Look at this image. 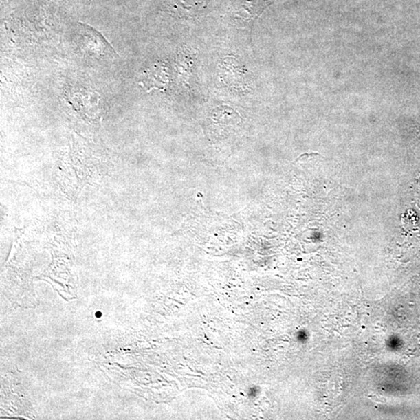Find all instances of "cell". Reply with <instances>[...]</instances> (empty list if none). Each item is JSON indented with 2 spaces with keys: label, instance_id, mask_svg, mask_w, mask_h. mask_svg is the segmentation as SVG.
<instances>
[{
  "label": "cell",
  "instance_id": "obj_1",
  "mask_svg": "<svg viewBox=\"0 0 420 420\" xmlns=\"http://www.w3.org/2000/svg\"><path fill=\"white\" fill-rule=\"evenodd\" d=\"M412 143L417 145L420 143V121L412 126Z\"/></svg>",
  "mask_w": 420,
  "mask_h": 420
},
{
  "label": "cell",
  "instance_id": "obj_3",
  "mask_svg": "<svg viewBox=\"0 0 420 420\" xmlns=\"http://www.w3.org/2000/svg\"><path fill=\"white\" fill-rule=\"evenodd\" d=\"M417 190H418V202L417 203H418V206L420 208V177H419V179L418 189H417Z\"/></svg>",
  "mask_w": 420,
  "mask_h": 420
},
{
  "label": "cell",
  "instance_id": "obj_2",
  "mask_svg": "<svg viewBox=\"0 0 420 420\" xmlns=\"http://www.w3.org/2000/svg\"><path fill=\"white\" fill-rule=\"evenodd\" d=\"M258 394V387L253 386L248 388L247 396L248 398L254 399L256 397V395Z\"/></svg>",
  "mask_w": 420,
  "mask_h": 420
}]
</instances>
